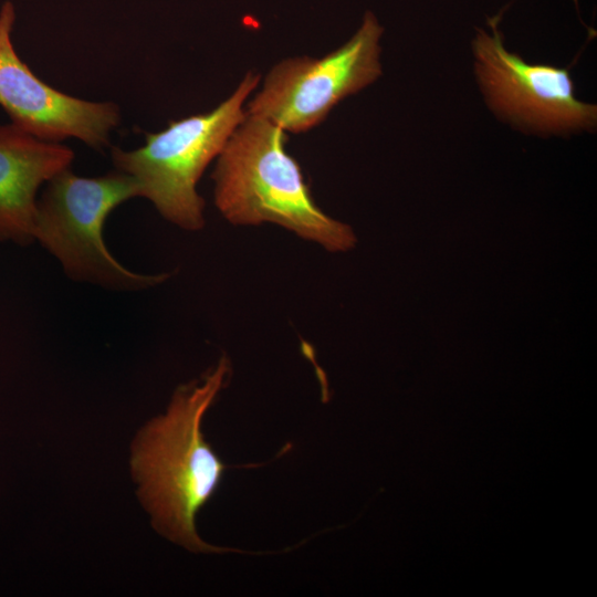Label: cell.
Masks as SVG:
<instances>
[{"instance_id":"ba28073f","label":"cell","mask_w":597,"mask_h":597,"mask_svg":"<svg viewBox=\"0 0 597 597\" xmlns=\"http://www.w3.org/2000/svg\"><path fill=\"white\" fill-rule=\"evenodd\" d=\"M74 159L71 148L0 125V241L34 240L36 192Z\"/></svg>"},{"instance_id":"3957f363","label":"cell","mask_w":597,"mask_h":597,"mask_svg":"<svg viewBox=\"0 0 597 597\" xmlns=\"http://www.w3.org/2000/svg\"><path fill=\"white\" fill-rule=\"evenodd\" d=\"M259 81L258 74L248 72L212 111L170 121L165 129L147 133L137 149L112 147L114 166L137 181L140 197L151 201L166 220L185 230L202 229L205 201L197 184L244 119L243 104Z\"/></svg>"},{"instance_id":"7a4b0ae2","label":"cell","mask_w":597,"mask_h":597,"mask_svg":"<svg viewBox=\"0 0 597 597\" xmlns=\"http://www.w3.org/2000/svg\"><path fill=\"white\" fill-rule=\"evenodd\" d=\"M285 144V130L247 114L217 157L218 210L233 224L271 222L331 252L350 249L356 242L352 228L317 207Z\"/></svg>"},{"instance_id":"8992f818","label":"cell","mask_w":597,"mask_h":597,"mask_svg":"<svg viewBox=\"0 0 597 597\" xmlns=\"http://www.w3.org/2000/svg\"><path fill=\"white\" fill-rule=\"evenodd\" d=\"M499 19L490 18L491 33L479 29L472 42L476 76L491 107L517 125L545 133L594 127L596 105L576 98L569 72L530 64L507 51Z\"/></svg>"},{"instance_id":"5b68a950","label":"cell","mask_w":597,"mask_h":597,"mask_svg":"<svg viewBox=\"0 0 597 597\" xmlns=\"http://www.w3.org/2000/svg\"><path fill=\"white\" fill-rule=\"evenodd\" d=\"M384 28L371 11L343 45L322 57L280 61L266 74L262 90L245 113L263 117L285 132L304 133L321 124L343 98L381 75Z\"/></svg>"},{"instance_id":"52a82bcc","label":"cell","mask_w":597,"mask_h":597,"mask_svg":"<svg viewBox=\"0 0 597 597\" xmlns=\"http://www.w3.org/2000/svg\"><path fill=\"white\" fill-rule=\"evenodd\" d=\"M14 7L0 10V105L11 124L45 142L77 138L102 150L121 122L112 102H91L71 96L40 80L17 54L11 33Z\"/></svg>"},{"instance_id":"277c9868","label":"cell","mask_w":597,"mask_h":597,"mask_svg":"<svg viewBox=\"0 0 597 597\" xmlns=\"http://www.w3.org/2000/svg\"><path fill=\"white\" fill-rule=\"evenodd\" d=\"M36 202L38 239L75 281L112 290L136 291L164 282L169 274H140L123 266L107 250L103 227L121 203L140 197L137 181L115 170L86 178L66 168L49 180Z\"/></svg>"},{"instance_id":"6da1fadb","label":"cell","mask_w":597,"mask_h":597,"mask_svg":"<svg viewBox=\"0 0 597 597\" xmlns=\"http://www.w3.org/2000/svg\"><path fill=\"white\" fill-rule=\"evenodd\" d=\"M228 373L222 357L202 378L180 386L167 412L148 422L133 446L132 470L154 526L195 552L218 551L198 536L195 522L227 469L205 440L201 422Z\"/></svg>"}]
</instances>
